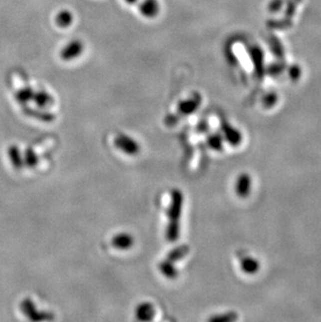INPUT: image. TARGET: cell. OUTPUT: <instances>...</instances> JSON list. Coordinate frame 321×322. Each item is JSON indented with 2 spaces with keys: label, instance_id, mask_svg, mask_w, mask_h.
<instances>
[{
  "label": "cell",
  "instance_id": "obj_1",
  "mask_svg": "<svg viewBox=\"0 0 321 322\" xmlns=\"http://www.w3.org/2000/svg\"><path fill=\"white\" fill-rule=\"evenodd\" d=\"M183 206V195L180 191H174L172 195V202L169 209V218L170 224L167 231V238L170 241H175L180 233V226H178V220L181 217Z\"/></svg>",
  "mask_w": 321,
  "mask_h": 322
},
{
  "label": "cell",
  "instance_id": "obj_2",
  "mask_svg": "<svg viewBox=\"0 0 321 322\" xmlns=\"http://www.w3.org/2000/svg\"><path fill=\"white\" fill-rule=\"evenodd\" d=\"M85 50V45L80 40H72L64 46V48L59 52V57L64 62H70L79 57Z\"/></svg>",
  "mask_w": 321,
  "mask_h": 322
},
{
  "label": "cell",
  "instance_id": "obj_3",
  "mask_svg": "<svg viewBox=\"0 0 321 322\" xmlns=\"http://www.w3.org/2000/svg\"><path fill=\"white\" fill-rule=\"evenodd\" d=\"M253 178L248 173H241L237 177L235 192L240 198H246L252 192Z\"/></svg>",
  "mask_w": 321,
  "mask_h": 322
},
{
  "label": "cell",
  "instance_id": "obj_4",
  "mask_svg": "<svg viewBox=\"0 0 321 322\" xmlns=\"http://www.w3.org/2000/svg\"><path fill=\"white\" fill-rule=\"evenodd\" d=\"M221 130H222V134H223L222 137L224 141H227L230 145L238 146L242 143V140H243L242 133L239 129L229 124L228 122H224L222 124Z\"/></svg>",
  "mask_w": 321,
  "mask_h": 322
},
{
  "label": "cell",
  "instance_id": "obj_5",
  "mask_svg": "<svg viewBox=\"0 0 321 322\" xmlns=\"http://www.w3.org/2000/svg\"><path fill=\"white\" fill-rule=\"evenodd\" d=\"M249 54L254 63L256 74L259 78H262L265 74V68H264V52L260 46H252L249 49Z\"/></svg>",
  "mask_w": 321,
  "mask_h": 322
},
{
  "label": "cell",
  "instance_id": "obj_6",
  "mask_svg": "<svg viewBox=\"0 0 321 322\" xmlns=\"http://www.w3.org/2000/svg\"><path fill=\"white\" fill-rule=\"evenodd\" d=\"M160 3L158 0H143L139 4L140 14L146 19L156 18L160 13Z\"/></svg>",
  "mask_w": 321,
  "mask_h": 322
},
{
  "label": "cell",
  "instance_id": "obj_7",
  "mask_svg": "<svg viewBox=\"0 0 321 322\" xmlns=\"http://www.w3.org/2000/svg\"><path fill=\"white\" fill-rule=\"evenodd\" d=\"M115 144L117 148L123 150L126 153L129 154H134L139 151V145L137 144V142L130 139L129 137L126 136H119L115 139Z\"/></svg>",
  "mask_w": 321,
  "mask_h": 322
},
{
  "label": "cell",
  "instance_id": "obj_8",
  "mask_svg": "<svg viewBox=\"0 0 321 322\" xmlns=\"http://www.w3.org/2000/svg\"><path fill=\"white\" fill-rule=\"evenodd\" d=\"M200 102H201L200 95L195 94L191 98L185 99L180 102V104H178V112L183 115L192 114L198 109Z\"/></svg>",
  "mask_w": 321,
  "mask_h": 322
},
{
  "label": "cell",
  "instance_id": "obj_9",
  "mask_svg": "<svg viewBox=\"0 0 321 322\" xmlns=\"http://www.w3.org/2000/svg\"><path fill=\"white\" fill-rule=\"evenodd\" d=\"M240 269L247 276H255L260 271L261 264L254 257H245L240 262Z\"/></svg>",
  "mask_w": 321,
  "mask_h": 322
},
{
  "label": "cell",
  "instance_id": "obj_10",
  "mask_svg": "<svg viewBox=\"0 0 321 322\" xmlns=\"http://www.w3.org/2000/svg\"><path fill=\"white\" fill-rule=\"evenodd\" d=\"M73 20H74L73 14L71 13L69 9L59 10L54 18L55 24L61 28H67L71 26V24L73 23Z\"/></svg>",
  "mask_w": 321,
  "mask_h": 322
},
{
  "label": "cell",
  "instance_id": "obj_11",
  "mask_svg": "<svg viewBox=\"0 0 321 322\" xmlns=\"http://www.w3.org/2000/svg\"><path fill=\"white\" fill-rule=\"evenodd\" d=\"M21 310L22 312L24 313V315L27 316L30 320L38 321V320L44 319V316H42L37 312V310H35L32 302L28 300V298H26V300H24L21 303Z\"/></svg>",
  "mask_w": 321,
  "mask_h": 322
},
{
  "label": "cell",
  "instance_id": "obj_12",
  "mask_svg": "<svg viewBox=\"0 0 321 322\" xmlns=\"http://www.w3.org/2000/svg\"><path fill=\"white\" fill-rule=\"evenodd\" d=\"M112 243L118 249H128L133 246L134 239L128 234H119L113 238Z\"/></svg>",
  "mask_w": 321,
  "mask_h": 322
},
{
  "label": "cell",
  "instance_id": "obj_13",
  "mask_svg": "<svg viewBox=\"0 0 321 322\" xmlns=\"http://www.w3.org/2000/svg\"><path fill=\"white\" fill-rule=\"evenodd\" d=\"M7 153H8V158L15 168L21 169L23 165H24V161H23V158L21 156L19 148L16 145H11L8 147Z\"/></svg>",
  "mask_w": 321,
  "mask_h": 322
},
{
  "label": "cell",
  "instance_id": "obj_14",
  "mask_svg": "<svg viewBox=\"0 0 321 322\" xmlns=\"http://www.w3.org/2000/svg\"><path fill=\"white\" fill-rule=\"evenodd\" d=\"M269 44H270V48H271L272 52L275 53V55L279 59H283L284 54H285V50H284V47H283L282 43L280 42V40L277 37H275V35H271L270 39H269Z\"/></svg>",
  "mask_w": 321,
  "mask_h": 322
},
{
  "label": "cell",
  "instance_id": "obj_15",
  "mask_svg": "<svg viewBox=\"0 0 321 322\" xmlns=\"http://www.w3.org/2000/svg\"><path fill=\"white\" fill-rule=\"evenodd\" d=\"M137 316L140 320H150L153 317V308L149 304L141 305L137 309Z\"/></svg>",
  "mask_w": 321,
  "mask_h": 322
},
{
  "label": "cell",
  "instance_id": "obj_16",
  "mask_svg": "<svg viewBox=\"0 0 321 322\" xmlns=\"http://www.w3.org/2000/svg\"><path fill=\"white\" fill-rule=\"evenodd\" d=\"M208 144L210 148L215 151H221L223 149V144H224V139L222 135L219 134H213L209 137L208 139Z\"/></svg>",
  "mask_w": 321,
  "mask_h": 322
},
{
  "label": "cell",
  "instance_id": "obj_17",
  "mask_svg": "<svg viewBox=\"0 0 321 322\" xmlns=\"http://www.w3.org/2000/svg\"><path fill=\"white\" fill-rule=\"evenodd\" d=\"M33 94H34V92L32 91L31 88H29V87H27V88H22L21 90H19L16 93V99L20 103H27L28 101L32 100Z\"/></svg>",
  "mask_w": 321,
  "mask_h": 322
},
{
  "label": "cell",
  "instance_id": "obj_18",
  "mask_svg": "<svg viewBox=\"0 0 321 322\" xmlns=\"http://www.w3.org/2000/svg\"><path fill=\"white\" fill-rule=\"evenodd\" d=\"M32 100L39 106H45L51 102V97L46 92H34Z\"/></svg>",
  "mask_w": 321,
  "mask_h": 322
},
{
  "label": "cell",
  "instance_id": "obj_19",
  "mask_svg": "<svg viewBox=\"0 0 321 322\" xmlns=\"http://www.w3.org/2000/svg\"><path fill=\"white\" fill-rule=\"evenodd\" d=\"M279 101V95L275 92H269L264 95L262 99V103L266 109H271V107L275 106Z\"/></svg>",
  "mask_w": 321,
  "mask_h": 322
},
{
  "label": "cell",
  "instance_id": "obj_20",
  "mask_svg": "<svg viewBox=\"0 0 321 322\" xmlns=\"http://www.w3.org/2000/svg\"><path fill=\"white\" fill-rule=\"evenodd\" d=\"M267 26L270 28H277V29H284L289 28L292 26V22L289 19H281V20H271L268 21Z\"/></svg>",
  "mask_w": 321,
  "mask_h": 322
},
{
  "label": "cell",
  "instance_id": "obj_21",
  "mask_svg": "<svg viewBox=\"0 0 321 322\" xmlns=\"http://www.w3.org/2000/svg\"><path fill=\"white\" fill-rule=\"evenodd\" d=\"M285 68H286V65H285L282 62L272 63L267 67V72L266 73H268V75H270V76H279L284 72Z\"/></svg>",
  "mask_w": 321,
  "mask_h": 322
},
{
  "label": "cell",
  "instance_id": "obj_22",
  "mask_svg": "<svg viewBox=\"0 0 321 322\" xmlns=\"http://www.w3.org/2000/svg\"><path fill=\"white\" fill-rule=\"evenodd\" d=\"M187 253H188V247L187 246H180L178 248L172 250V252L168 256V259H169L170 262H173V261H176V260H180L184 256H186Z\"/></svg>",
  "mask_w": 321,
  "mask_h": 322
},
{
  "label": "cell",
  "instance_id": "obj_23",
  "mask_svg": "<svg viewBox=\"0 0 321 322\" xmlns=\"http://www.w3.org/2000/svg\"><path fill=\"white\" fill-rule=\"evenodd\" d=\"M161 270L162 272L165 274L166 277L168 278H174L176 276V270L173 268V266L171 265V262H163L161 264Z\"/></svg>",
  "mask_w": 321,
  "mask_h": 322
},
{
  "label": "cell",
  "instance_id": "obj_24",
  "mask_svg": "<svg viewBox=\"0 0 321 322\" xmlns=\"http://www.w3.org/2000/svg\"><path fill=\"white\" fill-rule=\"evenodd\" d=\"M24 161H25V165L28 167H34L38 163V158L35 156L34 151L31 148L26 149L25 151V157H24Z\"/></svg>",
  "mask_w": 321,
  "mask_h": 322
},
{
  "label": "cell",
  "instance_id": "obj_25",
  "mask_svg": "<svg viewBox=\"0 0 321 322\" xmlns=\"http://www.w3.org/2000/svg\"><path fill=\"white\" fill-rule=\"evenodd\" d=\"M288 74L292 80L296 81L297 79H300V77L302 76V69L299 65H292L288 69Z\"/></svg>",
  "mask_w": 321,
  "mask_h": 322
},
{
  "label": "cell",
  "instance_id": "obj_26",
  "mask_svg": "<svg viewBox=\"0 0 321 322\" xmlns=\"http://www.w3.org/2000/svg\"><path fill=\"white\" fill-rule=\"evenodd\" d=\"M284 5V0H272V1L269 3V10L271 13H277L279 11Z\"/></svg>",
  "mask_w": 321,
  "mask_h": 322
},
{
  "label": "cell",
  "instance_id": "obj_27",
  "mask_svg": "<svg viewBox=\"0 0 321 322\" xmlns=\"http://www.w3.org/2000/svg\"><path fill=\"white\" fill-rule=\"evenodd\" d=\"M296 2H294L293 0H289L287 2V7L286 10H285V13H286L287 17H292L295 13V9H296Z\"/></svg>",
  "mask_w": 321,
  "mask_h": 322
},
{
  "label": "cell",
  "instance_id": "obj_28",
  "mask_svg": "<svg viewBox=\"0 0 321 322\" xmlns=\"http://www.w3.org/2000/svg\"><path fill=\"white\" fill-rule=\"evenodd\" d=\"M236 314V313H235ZM234 313H230V314H227V315H224V316H216V317H213L211 318L212 321H233L237 318V316L235 315Z\"/></svg>",
  "mask_w": 321,
  "mask_h": 322
},
{
  "label": "cell",
  "instance_id": "obj_29",
  "mask_svg": "<svg viewBox=\"0 0 321 322\" xmlns=\"http://www.w3.org/2000/svg\"><path fill=\"white\" fill-rule=\"evenodd\" d=\"M124 1L128 4H135L136 2H138V0H124Z\"/></svg>",
  "mask_w": 321,
  "mask_h": 322
}]
</instances>
